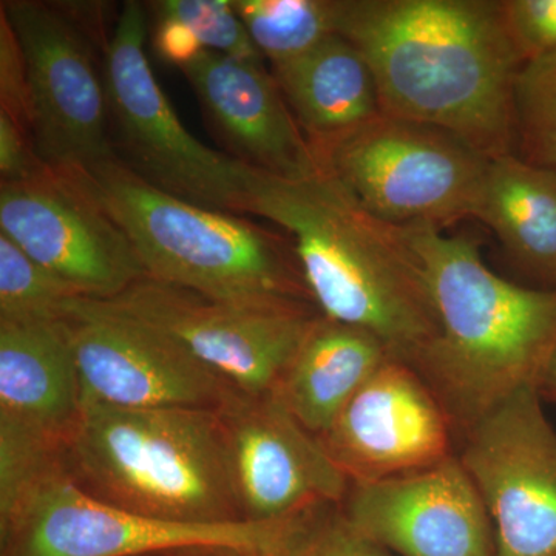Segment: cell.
<instances>
[{
	"instance_id": "5bb4252c",
	"label": "cell",
	"mask_w": 556,
	"mask_h": 556,
	"mask_svg": "<svg viewBox=\"0 0 556 556\" xmlns=\"http://www.w3.org/2000/svg\"><path fill=\"white\" fill-rule=\"evenodd\" d=\"M218 412L244 521H285L342 506L350 479L274 391H236Z\"/></svg>"
},
{
	"instance_id": "f546056e",
	"label": "cell",
	"mask_w": 556,
	"mask_h": 556,
	"mask_svg": "<svg viewBox=\"0 0 556 556\" xmlns=\"http://www.w3.org/2000/svg\"><path fill=\"white\" fill-rule=\"evenodd\" d=\"M153 49L161 60L179 68L186 67L204 51V47L188 25L163 16H156Z\"/></svg>"
},
{
	"instance_id": "f1b7e54d",
	"label": "cell",
	"mask_w": 556,
	"mask_h": 556,
	"mask_svg": "<svg viewBox=\"0 0 556 556\" xmlns=\"http://www.w3.org/2000/svg\"><path fill=\"white\" fill-rule=\"evenodd\" d=\"M46 169L31 135L0 112V182L25 181Z\"/></svg>"
},
{
	"instance_id": "8992f818",
	"label": "cell",
	"mask_w": 556,
	"mask_h": 556,
	"mask_svg": "<svg viewBox=\"0 0 556 556\" xmlns=\"http://www.w3.org/2000/svg\"><path fill=\"white\" fill-rule=\"evenodd\" d=\"M303 515L225 525L141 517L86 492L65 470L61 453L0 496V556H152L190 546H232L280 556Z\"/></svg>"
},
{
	"instance_id": "44dd1931",
	"label": "cell",
	"mask_w": 556,
	"mask_h": 556,
	"mask_svg": "<svg viewBox=\"0 0 556 556\" xmlns=\"http://www.w3.org/2000/svg\"><path fill=\"white\" fill-rule=\"evenodd\" d=\"M475 218L526 276L556 289V172L515 153L489 161Z\"/></svg>"
},
{
	"instance_id": "1f68e13d",
	"label": "cell",
	"mask_w": 556,
	"mask_h": 556,
	"mask_svg": "<svg viewBox=\"0 0 556 556\" xmlns=\"http://www.w3.org/2000/svg\"><path fill=\"white\" fill-rule=\"evenodd\" d=\"M538 391H540L541 397L556 404V351L548 362L543 378L538 383Z\"/></svg>"
},
{
	"instance_id": "7c38bea8",
	"label": "cell",
	"mask_w": 556,
	"mask_h": 556,
	"mask_svg": "<svg viewBox=\"0 0 556 556\" xmlns=\"http://www.w3.org/2000/svg\"><path fill=\"white\" fill-rule=\"evenodd\" d=\"M457 457L492 518L496 556H556V430L538 388L479 420Z\"/></svg>"
},
{
	"instance_id": "ffe728a7",
	"label": "cell",
	"mask_w": 556,
	"mask_h": 556,
	"mask_svg": "<svg viewBox=\"0 0 556 556\" xmlns=\"http://www.w3.org/2000/svg\"><path fill=\"white\" fill-rule=\"evenodd\" d=\"M390 357L378 336L320 314L274 393L318 438Z\"/></svg>"
},
{
	"instance_id": "3957f363",
	"label": "cell",
	"mask_w": 556,
	"mask_h": 556,
	"mask_svg": "<svg viewBox=\"0 0 556 556\" xmlns=\"http://www.w3.org/2000/svg\"><path fill=\"white\" fill-rule=\"evenodd\" d=\"M437 306L439 332L415 368L456 437L526 388H538L556 351V289L497 276L477 241L407 228Z\"/></svg>"
},
{
	"instance_id": "277c9868",
	"label": "cell",
	"mask_w": 556,
	"mask_h": 556,
	"mask_svg": "<svg viewBox=\"0 0 556 556\" xmlns=\"http://www.w3.org/2000/svg\"><path fill=\"white\" fill-rule=\"evenodd\" d=\"M70 175L126 233L146 278L241 305H314L289 237L153 188L118 159Z\"/></svg>"
},
{
	"instance_id": "30bf717a",
	"label": "cell",
	"mask_w": 556,
	"mask_h": 556,
	"mask_svg": "<svg viewBox=\"0 0 556 556\" xmlns=\"http://www.w3.org/2000/svg\"><path fill=\"white\" fill-rule=\"evenodd\" d=\"M108 302L169 336L204 367L251 396L276 390L320 316L316 306L306 303L241 305L150 278Z\"/></svg>"
},
{
	"instance_id": "6da1fadb",
	"label": "cell",
	"mask_w": 556,
	"mask_h": 556,
	"mask_svg": "<svg viewBox=\"0 0 556 556\" xmlns=\"http://www.w3.org/2000/svg\"><path fill=\"white\" fill-rule=\"evenodd\" d=\"M336 30L368 61L382 115L447 130L486 159L514 153L522 64L501 0H336Z\"/></svg>"
},
{
	"instance_id": "83f0119b",
	"label": "cell",
	"mask_w": 556,
	"mask_h": 556,
	"mask_svg": "<svg viewBox=\"0 0 556 556\" xmlns=\"http://www.w3.org/2000/svg\"><path fill=\"white\" fill-rule=\"evenodd\" d=\"M0 112L31 135L27 62L9 17L0 11ZM33 138V135H31Z\"/></svg>"
},
{
	"instance_id": "e0dca14e",
	"label": "cell",
	"mask_w": 556,
	"mask_h": 556,
	"mask_svg": "<svg viewBox=\"0 0 556 556\" xmlns=\"http://www.w3.org/2000/svg\"><path fill=\"white\" fill-rule=\"evenodd\" d=\"M181 72L230 159L288 179L308 177L320 167L265 64L204 50Z\"/></svg>"
},
{
	"instance_id": "4dcf8cb0",
	"label": "cell",
	"mask_w": 556,
	"mask_h": 556,
	"mask_svg": "<svg viewBox=\"0 0 556 556\" xmlns=\"http://www.w3.org/2000/svg\"><path fill=\"white\" fill-rule=\"evenodd\" d=\"M152 556H273L263 552L232 546H190L172 548Z\"/></svg>"
},
{
	"instance_id": "cb8c5ba5",
	"label": "cell",
	"mask_w": 556,
	"mask_h": 556,
	"mask_svg": "<svg viewBox=\"0 0 556 556\" xmlns=\"http://www.w3.org/2000/svg\"><path fill=\"white\" fill-rule=\"evenodd\" d=\"M75 298L83 295L0 232V320L58 318Z\"/></svg>"
},
{
	"instance_id": "7402d4cb",
	"label": "cell",
	"mask_w": 556,
	"mask_h": 556,
	"mask_svg": "<svg viewBox=\"0 0 556 556\" xmlns=\"http://www.w3.org/2000/svg\"><path fill=\"white\" fill-rule=\"evenodd\" d=\"M270 68L299 60L336 35V0H232Z\"/></svg>"
},
{
	"instance_id": "603a6c76",
	"label": "cell",
	"mask_w": 556,
	"mask_h": 556,
	"mask_svg": "<svg viewBox=\"0 0 556 556\" xmlns=\"http://www.w3.org/2000/svg\"><path fill=\"white\" fill-rule=\"evenodd\" d=\"M511 119L515 155L556 172V51L519 67Z\"/></svg>"
},
{
	"instance_id": "4fadbf2b",
	"label": "cell",
	"mask_w": 556,
	"mask_h": 556,
	"mask_svg": "<svg viewBox=\"0 0 556 556\" xmlns=\"http://www.w3.org/2000/svg\"><path fill=\"white\" fill-rule=\"evenodd\" d=\"M0 232L83 298L112 300L146 278L126 233L64 172L0 182Z\"/></svg>"
},
{
	"instance_id": "9a60e30c",
	"label": "cell",
	"mask_w": 556,
	"mask_h": 556,
	"mask_svg": "<svg viewBox=\"0 0 556 556\" xmlns=\"http://www.w3.org/2000/svg\"><path fill=\"white\" fill-rule=\"evenodd\" d=\"M455 437L422 376L390 357L318 439L350 482H372L437 466L455 455Z\"/></svg>"
},
{
	"instance_id": "ba28073f",
	"label": "cell",
	"mask_w": 556,
	"mask_h": 556,
	"mask_svg": "<svg viewBox=\"0 0 556 556\" xmlns=\"http://www.w3.org/2000/svg\"><path fill=\"white\" fill-rule=\"evenodd\" d=\"M314 153L376 217L438 230L477 215L492 160L447 130L388 115Z\"/></svg>"
},
{
	"instance_id": "d4e9b609",
	"label": "cell",
	"mask_w": 556,
	"mask_h": 556,
	"mask_svg": "<svg viewBox=\"0 0 556 556\" xmlns=\"http://www.w3.org/2000/svg\"><path fill=\"white\" fill-rule=\"evenodd\" d=\"M150 5L156 16L172 17L188 25L204 50L265 64L232 0H161Z\"/></svg>"
},
{
	"instance_id": "5b68a950",
	"label": "cell",
	"mask_w": 556,
	"mask_h": 556,
	"mask_svg": "<svg viewBox=\"0 0 556 556\" xmlns=\"http://www.w3.org/2000/svg\"><path fill=\"white\" fill-rule=\"evenodd\" d=\"M62 464L90 495L141 517L244 521L218 408L84 405Z\"/></svg>"
},
{
	"instance_id": "4316f807",
	"label": "cell",
	"mask_w": 556,
	"mask_h": 556,
	"mask_svg": "<svg viewBox=\"0 0 556 556\" xmlns=\"http://www.w3.org/2000/svg\"><path fill=\"white\" fill-rule=\"evenodd\" d=\"M508 38L521 64L556 51V0H501Z\"/></svg>"
},
{
	"instance_id": "ac0fdd59",
	"label": "cell",
	"mask_w": 556,
	"mask_h": 556,
	"mask_svg": "<svg viewBox=\"0 0 556 556\" xmlns=\"http://www.w3.org/2000/svg\"><path fill=\"white\" fill-rule=\"evenodd\" d=\"M83 412L64 320H0V419L64 445Z\"/></svg>"
},
{
	"instance_id": "d6986e66",
	"label": "cell",
	"mask_w": 556,
	"mask_h": 556,
	"mask_svg": "<svg viewBox=\"0 0 556 556\" xmlns=\"http://www.w3.org/2000/svg\"><path fill=\"white\" fill-rule=\"evenodd\" d=\"M270 73L313 150L382 115L368 61L338 33Z\"/></svg>"
},
{
	"instance_id": "9c48e42d",
	"label": "cell",
	"mask_w": 556,
	"mask_h": 556,
	"mask_svg": "<svg viewBox=\"0 0 556 556\" xmlns=\"http://www.w3.org/2000/svg\"><path fill=\"white\" fill-rule=\"evenodd\" d=\"M27 62L31 135L47 167L78 174L115 160L104 70L94 40L61 3L3 0Z\"/></svg>"
},
{
	"instance_id": "484cf974",
	"label": "cell",
	"mask_w": 556,
	"mask_h": 556,
	"mask_svg": "<svg viewBox=\"0 0 556 556\" xmlns=\"http://www.w3.org/2000/svg\"><path fill=\"white\" fill-rule=\"evenodd\" d=\"M280 556H396L351 525L342 506L309 511Z\"/></svg>"
},
{
	"instance_id": "52a82bcc",
	"label": "cell",
	"mask_w": 556,
	"mask_h": 556,
	"mask_svg": "<svg viewBox=\"0 0 556 556\" xmlns=\"http://www.w3.org/2000/svg\"><path fill=\"white\" fill-rule=\"evenodd\" d=\"M146 3L121 7L104 50L116 159L153 188L199 206L251 215L255 170L207 148L178 118L146 54Z\"/></svg>"
},
{
	"instance_id": "7a4b0ae2",
	"label": "cell",
	"mask_w": 556,
	"mask_h": 556,
	"mask_svg": "<svg viewBox=\"0 0 556 556\" xmlns=\"http://www.w3.org/2000/svg\"><path fill=\"white\" fill-rule=\"evenodd\" d=\"M251 215L288 233L320 314L367 329L415 367L439 320L407 228L376 217L324 167L295 179L255 170Z\"/></svg>"
},
{
	"instance_id": "2e32d148",
	"label": "cell",
	"mask_w": 556,
	"mask_h": 556,
	"mask_svg": "<svg viewBox=\"0 0 556 556\" xmlns=\"http://www.w3.org/2000/svg\"><path fill=\"white\" fill-rule=\"evenodd\" d=\"M342 510L396 556H496L492 518L457 453L415 473L351 482Z\"/></svg>"
},
{
	"instance_id": "8fae6325",
	"label": "cell",
	"mask_w": 556,
	"mask_h": 556,
	"mask_svg": "<svg viewBox=\"0 0 556 556\" xmlns=\"http://www.w3.org/2000/svg\"><path fill=\"white\" fill-rule=\"evenodd\" d=\"M60 317L72 340L84 405L217 409L239 391L169 336L108 300L72 299Z\"/></svg>"
}]
</instances>
